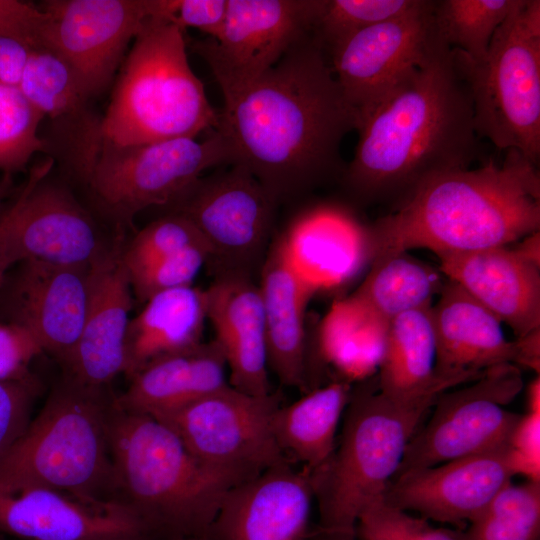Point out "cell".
Masks as SVG:
<instances>
[{"instance_id":"6da1fadb","label":"cell","mask_w":540,"mask_h":540,"mask_svg":"<svg viewBox=\"0 0 540 540\" xmlns=\"http://www.w3.org/2000/svg\"><path fill=\"white\" fill-rule=\"evenodd\" d=\"M357 125V112L312 32L258 80L224 100L215 129L232 164L244 166L280 203L340 180L341 144Z\"/></svg>"},{"instance_id":"7a4b0ae2","label":"cell","mask_w":540,"mask_h":540,"mask_svg":"<svg viewBox=\"0 0 540 540\" xmlns=\"http://www.w3.org/2000/svg\"><path fill=\"white\" fill-rule=\"evenodd\" d=\"M356 131L340 180L363 204L395 206L425 180L488 158L468 86L437 31L423 61L359 117Z\"/></svg>"},{"instance_id":"3957f363","label":"cell","mask_w":540,"mask_h":540,"mask_svg":"<svg viewBox=\"0 0 540 540\" xmlns=\"http://www.w3.org/2000/svg\"><path fill=\"white\" fill-rule=\"evenodd\" d=\"M540 175L516 150L422 182L366 227L369 261L411 249L435 254L508 246L539 231Z\"/></svg>"},{"instance_id":"277c9868","label":"cell","mask_w":540,"mask_h":540,"mask_svg":"<svg viewBox=\"0 0 540 540\" xmlns=\"http://www.w3.org/2000/svg\"><path fill=\"white\" fill-rule=\"evenodd\" d=\"M109 444L114 501L138 519L148 540L209 537L227 494L248 480L202 462L169 426L116 399Z\"/></svg>"},{"instance_id":"5b68a950","label":"cell","mask_w":540,"mask_h":540,"mask_svg":"<svg viewBox=\"0 0 540 540\" xmlns=\"http://www.w3.org/2000/svg\"><path fill=\"white\" fill-rule=\"evenodd\" d=\"M116 397L68 376L0 457V489H51L90 504L116 503L109 423Z\"/></svg>"},{"instance_id":"8992f818","label":"cell","mask_w":540,"mask_h":540,"mask_svg":"<svg viewBox=\"0 0 540 540\" xmlns=\"http://www.w3.org/2000/svg\"><path fill=\"white\" fill-rule=\"evenodd\" d=\"M88 112L60 121L62 161L109 215L130 222L152 206H169L210 168L232 164L221 134L119 145L105 138Z\"/></svg>"},{"instance_id":"52a82bcc","label":"cell","mask_w":540,"mask_h":540,"mask_svg":"<svg viewBox=\"0 0 540 540\" xmlns=\"http://www.w3.org/2000/svg\"><path fill=\"white\" fill-rule=\"evenodd\" d=\"M97 122L101 134L119 145L196 138L218 126L219 112L189 64L182 29L154 16L147 19Z\"/></svg>"},{"instance_id":"ba28073f","label":"cell","mask_w":540,"mask_h":540,"mask_svg":"<svg viewBox=\"0 0 540 540\" xmlns=\"http://www.w3.org/2000/svg\"><path fill=\"white\" fill-rule=\"evenodd\" d=\"M438 396L396 400L376 380L352 388L340 439L329 460L310 472L319 509L314 531L356 536L361 513L382 497Z\"/></svg>"},{"instance_id":"9c48e42d","label":"cell","mask_w":540,"mask_h":540,"mask_svg":"<svg viewBox=\"0 0 540 540\" xmlns=\"http://www.w3.org/2000/svg\"><path fill=\"white\" fill-rule=\"evenodd\" d=\"M452 49V48H451ZM473 103L478 136L499 150L540 156V1L518 0L496 30L486 57L452 49Z\"/></svg>"},{"instance_id":"30bf717a","label":"cell","mask_w":540,"mask_h":540,"mask_svg":"<svg viewBox=\"0 0 540 540\" xmlns=\"http://www.w3.org/2000/svg\"><path fill=\"white\" fill-rule=\"evenodd\" d=\"M278 204L244 166L231 164L201 176L169 206L201 233L215 277H252L272 243Z\"/></svg>"},{"instance_id":"8fae6325","label":"cell","mask_w":540,"mask_h":540,"mask_svg":"<svg viewBox=\"0 0 540 540\" xmlns=\"http://www.w3.org/2000/svg\"><path fill=\"white\" fill-rule=\"evenodd\" d=\"M280 405L278 392L257 396L228 384L155 419L169 426L202 462L250 479L289 462L273 433Z\"/></svg>"},{"instance_id":"7c38bea8","label":"cell","mask_w":540,"mask_h":540,"mask_svg":"<svg viewBox=\"0 0 540 540\" xmlns=\"http://www.w3.org/2000/svg\"><path fill=\"white\" fill-rule=\"evenodd\" d=\"M523 387L520 368H490L464 388L441 393L409 441L393 477L506 444L521 415L505 408Z\"/></svg>"},{"instance_id":"4fadbf2b","label":"cell","mask_w":540,"mask_h":540,"mask_svg":"<svg viewBox=\"0 0 540 540\" xmlns=\"http://www.w3.org/2000/svg\"><path fill=\"white\" fill-rule=\"evenodd\" d=\"M324 0H227L216 38L191 43L229 99L275 66L313 32Z\"/></svg>"},{"instance_id":"5bb4252c","label":"cell","mask_w":540,"mask_h":540,"mask_svg":"<svg viewBox=\"0 0 540 540\" xmlns=\"http://www.w3.org/2000/svg\"><path fill=\"white\" fill-rule=\"evenodd\" d=\"M45 47L74 71L89 100L113 81L129 48L153 15V0H48Z\"/></svg>"},{"instance_id":"9a60e30c","label":"cell","mask_w":540,"mask_h":540,"mask_svg":"<svg viewBox=\"0 0 540 540\" xmlns=\"http://www.w3.org/2000/svg\"><path fill=\"white\" fill-rule=\"evenodd\" d=\"M435 0L357 31L331 46L327 57L347 102L359 117L425 58L436 36Z\"/></svg>"},{"instance_id":"2e32d148","label":"cell","mask_w":540,"mask_h":540,"mask_svg":"<svg viewBox=\"0 0 540 540\" xmlns=\"http://www.w3.org/2000/svg\"><path fill=\"white\" fill-rule=\"evenodd\" d=\"M54 158L33 166L11 214L22 261L90 265L107 247L89 212L66 186L49 179Z\"/></svg>"},{"instance_id":"e0dca14e","label":"cell","mask_w":540,"mask_h":540,"mask_svg":"<svg viewBox=\"0 0 540 540\" xmlns=\"http://www.w3.org/2000/svg\"><path fill=\"white\" fill-rule=\"evenodd\" d=\"M514 476L507 442L396 477L382 499L400 510L416 511L424 519L464 525Z\"/></svg>"},{"instance_id":"ac0fdd59","label":"cell","mask_w":540,"mask_h":540,"mask_svg":"<svg viewBox=\"0 0 540 540\" xmlns=\"http://www.w3.org/2000/svg\"><path fill=\"white\" fill-rule=\"evenodd\" d=\"M436 369L444 375L481 376L512 364L539 373L540 330L510 341L502 322L458 284L446 278L431 307Z\"/></svg>"},{"instance_id":"d6986e66","label":"cell","mask_w":540,"mask_h":540,"mask_svg":"<svg viewBox=\"0 0 540 540\" xmlns=\"http://www.w3.org/2000/svg\"><path fill=\"white\" fill-rule=\"evenodd\" d=\"M310 471L290 462L236 485L212 525V540H310Z\"/></svg>"},{"instance_id":"ffe728a7","label":"cell","mask_w":540,"mask_h":540,"mask_svg":"<svg viewBox=\"0 0 540 540\" xmlns=\"http://www.w3.org/2000/svg\"><path fill=\"white\" fill-rule=\"evenodd\" d=\"M116 241L90 264L89 297L77 345L63 366L65 376L95 388H106L126 374V334L132 308V287Z\"/></svg>"},{"instance_id":"44dd1931","label":"cell","mask_w":540,"mask_h":540,"mask_svg":"<svg viewBox=\"0 0 540 540\" xmlns=\"http://www.w3.org/2000/svg\"><path fill=\"white\" fill-rule=\"evenodd\" d=\"M10 294L11 322L64 366L79 340L89 297L88 266L25 259Z\"/></svg>"},{"instance_id":"7402d4cb","label":"cell","mask_w":540,"mask_h":540,"mask_svg":"<svg viewBox=\"0 0 540 540\" xmlns=\"http://www.w3.org/2000/svg\"><path fill=\"white\" fill-rule=\"evenodd\" d=\"M0 534L23 540H148L122 505L90 504L46 488L0 489Z\"/></svg>"},{"instance_id":"603a6c76","label":"cell","mask_w":540,"mask_h":540,"mask_svg":"<svg viewBox=\"0 0 540 540\" xmlns=\"http://www.w3.org/2000/svg\"><path fill=\"white\" fill-rule=\"evenodd\" d=\"M439 270L517 336L540 329V264L515 247L439 253Z\"/></svg>"},{"instance_id":"cb8c5ba5","label":"cell","mask_w":540,"mask_h":540,"mask_svg":"<svg viewBox=\"0 0 540 540\" xmlns=\"http://www.w3.org/2000/svg\"><path fill=\"white\" fill-rule=\"evenodd\" d=\"M207 320L224 355L229 384L248 394L272 392L266 326L259 285L252 277L224 274L205 289Z\"/></svg>"},{"instance_id":"d4e9b609","label":"cell","mask_w":540,"mask_h":540,"mask_svg":"<svg viewBox=\"0 0 540 540\" xmlns=\"http://www.w3.org/2000/svg\"><path fill=\"white\" fill-rule=\"evenodd\" d=\"M260 276L269 370L283 385L307 392L311 386L305 312L317 291L296 271L280 236L272 240Z\"/></svg>"},{"instance_id":"484cf974","label":"cell","mask_w":540,"mask_h":540,"mask_svg":"<svg viewBox=\"0 0 540 540\" xmlns=\"http://www.w3.org/2000/svg\"><path fill=\"white\" fill-rule=\"evenodd\" d=\"M280 238L296 271L316 291L347 283L369 261L366 227L339 208L306 212Z\"/></svg>"},{"instance_id":"4316f807","label":"cell","mask_w":540,"mask_h":540,"mask_svg":"<svg viewBox=\"0 0 540 540\" xmlns=\"http://www.w3.org/2000/svg\"><path fill=\"white\" fill-rule=\"evenodd\" d=\"M229 384L224 355L213 339L153 359L116 397L124 410L158 417Z\"/></svg>"},{"instance_id":"83f0119b","label":"cell","mask_w":540,"mask_h":540,"mask_svg":"<svg viewBox=\"0 0 540 540\" xmlns=\"http://www.w3.org/2000/svg\"><path fill=\"white\" fill-rule=\"evenodd\" d=\"M431 307L400 314L389 324L376 381L379 391L390 398L411 401L437 396L481 377L437 371Z\"/></svg>"},{"instance_id":"f1b7e54d","label":"cell","mask_w":540,"mask_h":540,"mask_svg":"<svg viewBox=\"0 0 540 540\" xmlns=\"http://www.w3.org/2000/svg\"><path fill=\"white\" fill-rule=\"evenodd\" d=\"M207 320L205 290L186 286L154 294L130 319L126 334L130 377L160 356L202 342Z\"/></svg>"},{"instance_id":"f546056e","label":"cell","mask_w":540,"mask_h":540,"mask_svg":"<svg viewBox=\"0 0 540 540\" xmlns=\"http://www.w3.org/2000/svg\"><path fill=\"white\" fill-rule=\"evenodd\" d=\"M351 391L349 382L333 381L278 407L273 416V433L290 463L314 472L329 460Z\"/></svg>"},{"instance_id":"4dcf8cb0","label":"cell","mask_w":540,"mask_h":540,"mask_svg":"<svg viewBox=\"0 0 540 540\" xmlns=\"http://www.w3.org/2000/svg\"><path fill=\"white\" fill-rule=\"evenodd\" d=\"M389 324L352 295L337 300L320 324L321 352L350 376H367L379 366Z\"/></svg>"},{"instance_id":"1f68e13d","label":"cell","mask_w":540,"mask_h":540,"mask_svg":"<svg viewBox=\"0 0 540 540\" xmlns=\"http://www.w3.org/2000/svg\"><path fill=\"white\" fill-rule=\"evenodd\" d=\"M371 264L352 296L388 322L405 312L431 307L446 281L440 270L406 252L377 258Z\"/></svg>"},{"instance_id":"d6a6232c","label":"cell","mask_w":540,"mask_h":540,"mask_svg":"<svg viewBox=\"0 0 540 540\" xmlns=\"http://www.w3.org/2000/svg\"><path fill=\"white\" fill-rule=\"evenodd\" d=\"M18 88L44 118L52 120L82 113L89 101L69 64L46 47L31 50Z\"/></svg>"},{"instance_id":"836d02e7","label":"cell","mask_w":540,"mask_h":540,"mask_svg":"<svg viewBox=\"0 0 540 540\" xmlns=\"http://www.w3.org/2000/svg\"><path fill=\"white\" fill-rule=\"evenodd\" d=\"M518 0H435L434 23L440 38L473 61L483 60L493 35Z\"/></svg>"},{"instance_id":"e575fe53","label":"cell","mask_w":540,"mask_h":540,"mask_svg":"<svg viewBox=\"0 0 540 540\" xmlns=\"http://www.w3.org/2000/svg\"><path fill=\"white\" fill-rule=\"evenodd\" d=\"M461 540H538L540 536V482L512 481L457 531Z\"/></svg>"},{"instance_id":"d590c367","label":"cell","mask_w":540,"mask_h":540,"mask_svg":"<svg viewBox=\"0 0 540 540\" xmlns=\"http://www.w3.org/2000/svg\"><path fill=\"white\" fill-rule=\"evenodd\" d=\"M43 119L17 86L0 82L1 171H23L35 154L49 151V142L39 135Z\"/></svg>"},{"instance_id":"8d00e7d4","label":"cell","mask_w":540,"mask_h":540,"mask_svg":"<svg viewBox=\"0 0 540 540\" xmlns=\"http://www.w3.org/2000/svg\"><path fill=\"white\" fill-rule=\"evenodd\" d=\"M420 0H324L313 35L325 52L364 28L402 16Z\"/></svg>"},{"instance_id":"74e56055","label":"cell","mask_w":540,"mask_h":540,"mask_svg":"<svg viewBox=\"0 0 540 540\" xmlns=\"http://www.w3.org/2000/svg\"><path fill=\"white\" fill-rule=\"evenodd\" d=\"M197 245L207 246V243L196 226L186 217L171 213L150 222L128 245H123L122 260L129 275L158 259Z\"/></svg>"},{"instance_id":"f35d334b","label":"cell","mask_w":540,"mask_h":540,"mask_svg":"<svg viewBox=\"0 0 540 540\" xmlns=\"http://www.w3.org/2000/svg\"><path fill=\"white\" fill-rule=\"evenodd\" d=\"M356 537L359 540H461L457 531L434 528L427 519L393 507L382 497L361 513Z\"/></svg>"},{"instance_id":"ab89813d","label":"cell","mask_w":540,"mask_h":540,"mask_svg":"<svg viewBox=\"0 0 540 540\" xmlns=\"http://www.w3.org/2000/svg\"><path fill=\"white\" fill-rule=\"evenodd\" d=\"M209 257V248L197 245L158 259L129 274L132 291L145 302L156 293L191 286Z\"/></svg>"},{"instance_id":"60d3db41","label":"cell","mask_w":540,"mask_h":540,"mask_svg":"<svg viewBox=\"0 0 540 540\" xmlns=\"http://www.w3.org/2000/svg\"><path fill=\"white\" fill-rule=\"evenodd\" d=\"M37 392L34 378L0 381V457L27 429Z\"/></svg>"},{"instance_id":"b9f144b4","label":"cell","mask_w":540,"mask_h":540,"mask_svg":"<svg viewBox=\"0 0 540 540\" xmlns=\"http://www.w3.org/2000/svg\"><path fill=\"white\" fill-rule=\"evenodd\" d=\"M227 10V0H153L154 17L183 31L195 28L208 38L219 34Z\"/></svg>"},{"instance_id":"7bdbcfd3","label":"cell","mask_w":540,"mask_h":540,"mask_svg":"<svg viewBox=\"0 0 540 540\" xmlns=\"http://www.w3.org/2000/svg\"><path fill=\"white\" fill-rule=\"evenodd\" d=\"M43 349L37 339L23 326L0 323V381L33 378L29 366Z\"/></svg>"},{"instance_id":"ee69618b","label":"cell","mask_w":540,"mask_h":540,"mask_svg":"<svg viewBox=\"0 0 540 540\" xmlns=\"http://www.w3.org/2000/svg\"><path fill=\"white\" fill-rule=\"evenodd\" d=\"M47 14L32 3L0 0V37H6L30 49L45 47Z\"/></svg>"},{"instance_id":"f6af8a7d","label":"cell","mask_w":540,"mask_h":540,"mask_svg":"<svg viewBox=\"0 0 540 540\" xmlns=\"http://www.w3.org/2000/svg\"><path fill=\"white\" fill-rule=\"evenodd\" d=\"M508 447L514 475L540 482V412L528 411L520 416Z\"/></svg>"},{"instance_id":"bcb514c9","label":"cell","mask_w":540,"mask_h":540,"mask_svg":"<svg viewBox=\"0 0 540 540\" xmlns=\"http://www.w3.org/2000/svg\"><path fill=\"white\" fill-rule=\"evenodd\" d=\"M32 49L16 40L0 37V82L19 85Z\"/></svg>"},{"instance_id":"7dc6e473","label":"cell","mask_w":540,"mask_h":540,"mask_svg":"<svg viewBox=\"0 0 540 540\" xmlns=\"http://www.w3.org/2000/svg\"><path fill=\"white\" fill-rule=\"evenodd\" d=\"M17 262H21V256L12 218L6 212L0 220V292L8 269Z\"/></svg>"},{"instance_id":"c3c4849f","label":"cell","mask_w":540,"mask_h":540,"mask_svg":"<svg viewBox=\"0 0 540 540\" xmlns=\"http://www.w3.org/2000/svg\"><path fill=\"white\" fill-rule=\"evenodd\" d=\"M528 411L540 412V378L537 376L529 385L528 388Z\"/></svg>"},{"instance_id":"681fc988","label":"cell","mask_w":540,"mask_h":540,"mask_svg":"<svg viewBox=\"0 0 540 540\" xmlns=\"http://www.w3.org/2000/svg\"><path fill=\"white\" fill-rule=\"evenodd\" d=\"M310 540H359L356 536L350 535H332L313 531Z\"/></svg>"},{"instance_id":"f907efd6","label":"cell","mask_w":540,"mask_h":540,"mask_svg":"<svg viewBox=\"0 0 540 540\" xmlns=\"http://www.w3.org/2000/svg\"><path fill=\"white\" fill-rule=\"evenodd\" d=\"M8 188L9 185L7 180L0 182V206L8 193Z\"/></svg>"},{"instance_id":"816d5d0a","label":"cell","mask_w":540,"mask_h":540,"mask_svg":"<svg viewBox=\"0 0 540 540\" xmlns=\"http://www.w3.org/2000/svg\"><path fill=\"white\" fill-rule=\"evenodd\" d=\"M140 540V539H137ZM178 540H212L209 537H194V538H184V539H178Z\"/></svg>"},{"instance_id":"f5cc1de1","label":"cell","mask_w":540,"mask_h":540,"mask_svg":"<svg viewBox=\"0 0 540 540\" xmlns=\"http://www.w3.org/2000/svg\"><path fill=\"white\" fill-rule=\"evenodd\" d=\"M0 540H5L4 536L0 534Z\"/></svg>"}]
</instances>
